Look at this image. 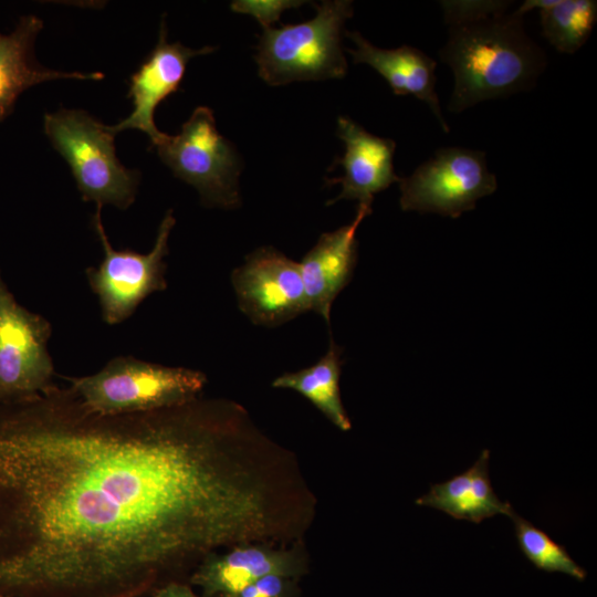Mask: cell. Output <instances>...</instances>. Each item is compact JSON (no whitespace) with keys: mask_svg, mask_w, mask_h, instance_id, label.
<instances>
[{"mask_svg":"<svg viewBox=\"0 0 597 597\" xmlns=\"http://www.w3.org/2000/svg\"><path fill=\"white\" fill-rule=\"evenodd\" d=\"M289 450L239 404L101 415L69 386L0 405V593L138 597L242 543L291 542Z\"/></svg>","mask_w":597,"mask_h":597,"instance_id":"1","label":"cell"},{"mask_svg":"<svg viewBox=\"0 0 597 597\" xmlns=\"http://www.w3.org/2000/svg\"><path fill=\"white\" fill-rule=\"evenodd\" d=\"M439 57L454 75L448 104L453 113L527 91L546 66L523 18L505 12L451 24Z\"/></svg>","mask_w":597,"mask_h":597,"instance_id":"2","label":"cell"},{"mask_svg":"<svg viewBox=\"0 0 597 597\" xmlns=\"http://www.w3.org/2000/svg\"><path fill=\"white\" fill-rule=\"evenodd\" d=\"M316 15L297 24L264 29L254 60L259 76L269 85L295 81L342 78L347 73L343 54L344 23L353 15L349 0L315 4Z\"/></svg>","mask_w":597,"mask_h":597,"instance_id":"3","label":"cell"},{"mask_svg":"<svg viewBox=\"0 0 597 597\" xmlns=\"http://www.w3.org/2000/svg\"><path fill=\"white\" fill-rule=\"evenodd\" d=\"M70 387L101 415L148 412L200 397L207 376L196 369L145 362L132 356L112 358L97 373L65 377Z\"/></svg>","mask_w":597,"mask_h":597,"instance_id":"4","label":"cell"},{"mask_svg":"<svg viewBox=\"0 0 597 597\" xmlns=\"http://www.w3.org/2000/svg\"><path fill=\"white\" fill-rule=\"evenodd\" d=\"M44 133L69 164L84 201L125 210L135 201L139 174L116 157L114 134L82 109L60 108L44 115Z\"/></svg>","mask_w":597,"mask_h":597,"instance_id":"5","label":"cell"},{"mask_svg":"<svg viewBox=\"0 0 597 597\" xmlns=\"http://www.w3.org/2000/svg\"><path fill=\"white\" fill-rule=\"evenodd\" d=\"M155 147L174 175L198 190L205 206L235 209L241 205L239 158L218 132L210 108L197 107L179 134H166Z\"/></svg>","mask_w":597,"mask_h":597,"instance_id":"6","label":"cell"},{"mask_svg":"<svg viewBox=\"0 0 597 597\" xmlns=\"http://www.w3.org/2000/svg\"><path fill=\"white\" fill-rule=\"evenodd\" d=\"M102 207H96L92 224L97 233L104 259L97 268L90 266L85 275L97 296L102 320L108 325L129 318L151 293L165 291L169 234L176 223L172 209L164 216L153 249L142 254L129 249L115 250L106 234Z\"/></svg>","mask_w":597,"mask_h":597,"instance_id":"7","label":"cell"},{"mask_svg":"<svg viewBox=\"0 0 597 597\" xmlns=\"http://www.w3.org/2000/svg\"><path fill=\"white\" fill-rule=\"evenodd\" d=\"M399 205L404 211L459 218L498 188L485 153L463 147H441L408 177H400Z\"/></svg>","mask_w":597,"mask_h":597,"instance_id":"8","label":"cell"},{"mask_svg":"<svg viewBox=\"0 0 597 597\" xmlns=\"http://www.w3.org/2000/svg\"><path fill=\"white\" fill-rule=\"evenodd\" d=\"M51 323L20 305L0 272V405L53 386Z\"/></svg>","mask_w":597,"mask_h":597,"instance_id":"9","label":"cell"},{"mask_svg":"<svg viewBox=\"0 0 597 597\" xmlns=\"http://www.w3.org/2000/svg\"><path fill=\"white\" fill-rule=\"evenodd\" d=\"M241 312L254 325L275 327L308 311L300 264L273 247H261L231 273Z\"/></svg>","mask_w":597,"mask_h":597,"instance_id":"10","label":"cell"},{"mask_svg":"<svg viewBox=\"0 0 597 597\" xmlns=\"http://www.w3.org/2000/svg\"><path fill=\"white\" fill-rule=\"evenodd\" d=\"M306 569V556L301 542L291 547L268 543H242L224 553H211L190 577L206 597H226L256 579L279 574L295 578Z\"/></svg>","mask_w":597,"mask_h":597,"instance_id":"11","label":"cell"},{"mask_svg":"<svg viewBox=\"0 0 597 597\" xmlns=\"http://www.w3.org/2000/svg\"><path fill=\"white\" fill-rule=\"evenodd\" d=\"M214 50L213 46L195 50L180 42L168 43L166 23L161 21L156 46L129 80L127 96L132 100L133 111L128 117L109 126V129L114 134L125 129H138L156 146L166 135L157 128L154 121L157 106L179 90L187 64L192 57L209 54Z\"/></svg>","mask_w":597,"mask_h":597,"instance_id":"12","label":"cell"},{"mask_svg":"<svg viewBox=\"0 0 597 597\" xmlns=\"http://www.w3.org/2000/svg\"><path fill=\"white\" fill-rule=\"evenodd\" d=\"M337 134L345 144V153L336 159L334 166L341 165L344 174L338 178L326 179V184H339L342 191L326 206L348 199L371 207L375 195L400 180L394 169L396 143L368 133L346 116L338 117Z\"/></svg>","mask_w":597,"mask_h":597,"instance_id":"13","label":"cell"},{"mask_svg":"<svg viewBox=\"0 0 597 597\" xmlns=\"http://www.w3.org/2000/svg\"><path fill=\"white\" fill-rule=\"evenodd\" d=\"M371 213V207L358 205L354 220L333 232L323 233L300 264L308 311L331 324L333 302L350 282L357 263L356 231Z\"/></svg>","mask_w":597,"mask_h":597,"instance_id":"14","label":"cell"},{"mask_svg":"<svg viewBox=\"0 0 597 597\" xmlns=\"http://www.w3.org/2000/svg\"><path fill=\"white\" fill-rule=\"evenodd\" d=\"M356 49H347L355 64L364 63L376 70L389 84L395 95H412L425 102L438 119L442 130L449 126L440 108L436 92V61L410 45L381 49L368 42L359 32H346Z\"/></svg>","mask_w":597,"mask_h":597,"instance_id":"15","label":"cell"},{"mask_svg":"<svg viewBox=\"0 0 597 597\" xmlns=\"http://www.w3.org/2000/svg\"><path fill=\"white\" fill-rule=\"evenodd\" d=\"M43 22L34 14L20 18L9 34L0 32V122L14 108L18 97L29 87L57 80H101V72H63L40 64L34 55V42Z\"/></svg>","mask_w":597,"mask_h":597,"instance_id":"16","label":"cell"},{"mask_svg":"<svg viewBox=\"0 0 597 597\" xmlns=\"http://www.w3.org/2000/svg\"><path fill=\"white\" fill-rule=\"evenodd\" d=\"M489 459L490 451L485 449L471 468L443 483L432 484L416 504L476 524L498 514L510 516L513 507L501 501L492 488Z\"/></svg>","mask_w":597,"mask_h":597,"instance_id":"17","label":"cell"},{"mask_svg":"<svg viewBox=\"0 0 597 597\" xmlns=\"http://www.w3.org/2000/svg\"><path fill=\"white\" fill-rule=\"evenodd\" d=\"M343 363V348L331 339L326 354L317 363L276 377L272 381V387L295 390L310 400L339 430L348 431L352 422L339 391Z\"/></svg>","mask_w":597,"mask_h":597,"instance_id":"18","label":"cell"},{"mask_svg":"<svg viewBox=\"0 0 597 597\" xmlns=\"http://www.w3.org/2000/svg\"><path fill=\"white\" fill-rule=\"evenodd\" d=\"M543 36L561 53L578 51L590 36L597 21V2L556 0L540 11Z\"/></svg>","mask_w":597,"mask_h":597,"instance_id":"19","label":"cell"},{"mask_svg":"<svg viewBox=\"0 0 597 597\" xmlns=\"http://www.w3.org/2000/svg\"><path fill=\"white\" fill-rule=\"evenodd\" d=\"M509 517L514 524L521 552L537 569L566 574L578 582L586 579L587 572L570 557L563 545L521 517L515 511Z\"/></svg>","mask_w":597,"mask_h":597,"instance_id":"20","label":"cell"},{"mask_svg":"<svg viewBox=\"0 0 597 597\" xmlns=\"http://www.w3.org/2000/svg\"><path fill=\"white\" fill-rule=\"evenodd\" d=\"M444 21L454 24L505 12L510 1H441Z\"/></svg>","mask_w":597,"mask_h":597,"instance_id":"21","label":"cell"},{"mask_svg":"<svg viewBox=\"0 0 597 597\" xmlns=\"http://www.w3.org/2000/svg\"><path fill=\"white\" fill-rule=\"evenodd\" d=\"M304 1L292 0H237L231 3V10L254 17L263 29L272 28L280 20L282 12L296 8Z\"/></svg>","mask_w":597,"mask_h":597,"instance_id":"22","label":"cell"},{"mask_svg":"<svg viewBox=\"0 0 597 597\" xmlns=\"http://www.w3.org/2000/svg\"><path fill=\"white\" fill-rule=\"evenodd\" d=\"M292 579L283 575L270 574L226 597H292Z\"/></svg>","mask_w":597,"mask_h":597,"instance_id":"23","label":"cell"},{"mask_svg":"<svg viewBox=\"0 0 597 597\" xmlns=\"http://www.w3.org/2000/svg\"><path fill=\"white\" fill-rule=\"evenodd\" d=\"M153 597H199V596H197L188 585L181 584L179 582H170L157 588L154 591Z\"/></svg>","mask_w":597,"mask_h":597,"instance_id":"24","label":"cell"},{"mask_svg":"<svg viewBox=\"0 0 597 597\" xmlns=\"http://www.w3.org/2000/svg\"><path fill=\"white\" fill-rule=\"evenodd\" d=\"M0 597H12V596H9V595L1 594V593H0Z\"/></svg>","mask_w":597,"mask_h":597,"instance_id":"25","label":"cell"}]
</instances>
